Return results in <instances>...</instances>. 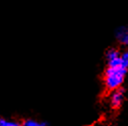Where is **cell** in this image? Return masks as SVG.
<instances>
[{"label":"cell","instance_id":"cell-1","mask_svg":"<svg viewBox=\"0 0 128 126\" xmlns=\"http://www.w3.org/2000/svg\"><path fill=\"white\" fill-rule=\"evenodd\" d=\"M127 71L128 68H126L122 64L117 66H108L104 74L105 87L109 91L121 88L122 84L124 83Z\"/></svg>","mask_w":128,"mask_h":126},{"label":"cell","instance_id":"cell-5","mask_svg":"<svg viewBox=\"0 0 128 126\" xmlns=\"http://www.w3.org/2000/svg\"><path fill=\"white\" fill-rule=\"evenodd\" d=\"M21 126H48V124L46 122H42L34 119H26L22 122Z\"/></svg>","mask_w":128,"mask_h":126},{"label":"cell","instance_id":"cell-3","mask_svg":"<svg viewBox=\"0 0 128 126\" xmlns=\"http://www.w3.org/2000/svg\"><path fill=\"white\" fill-rule=\"evenodd\" d=\"M106 60H107V64L108 66H117L121 65V52L117 48H110L106 52ZM123 65V64H122Z\"/></svg>","mask_w":128,"mask_h":126},{"label":"cell","instance_id":"cell-7","mask_svg":"<svg viewBox=\"0 0 128 126\" xmlns=\"http://www.w3.org/2000/svg\"><path fill=\"white\" fill-rule=\"evenodd\" d=\"M121 62H122L123 66L128 68V50L121 52Z\"/></svg>","mask_w":128,"mask_h":126},{"label":"cell","instance_id":"cell-4","mask_svg":"<svg viewBox=\"0 0 128 126\" xmlns=\"http://www.w3.org/2000/svg\"><path fill=\"white\" fill-rule=\"evenodd\" d=\"M116 38L123 46H128V27H119L116 30Z\"/></svg>","mask_w":128,"mask_h":126},{"label":"cell","instance_id":"cell-2","mask_svg":"<svg viewBox=\"0 0 128 126\" xmlns=\"http://www.w3.org/2000/svg\"><path fill=\"white\" fill-rule=\"evenodd\" d=\"M124 102V90L121 88L111 91L110 95V105L114 109H118L122 106Z\"/></svg>","mask_w":128,"mask_h":126},{"label":"cell","instance_id":"cell-6","mask_svg":"<svg viewBox=\"0 0 128 126\" xmlns=\"http://www.w3.org/2000/svg\"><path fill=\"white\" fill-rule=\"evenodd\" d=\"M0 126H21V124L14 120L0 117Z\"/></svg>","mask_w":128,"mask_h":126}]
</instances>
